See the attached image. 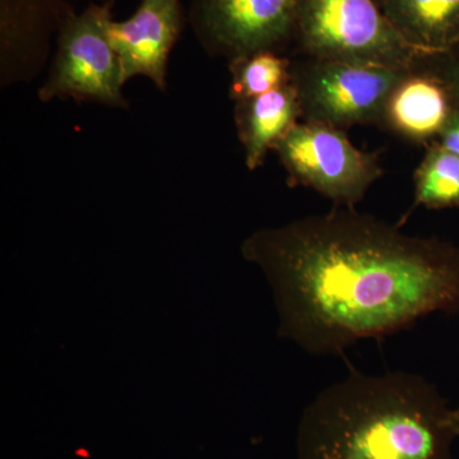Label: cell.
<instances>
[{
	"mask_svg": "<svg viewBox=\"0 0 459 459\" xmlns=\"http://www.w3.org/2000/svg\"><path fill=\"white\" fill-rule=\"evenodd\" d=\"M241 255L270 283L280 336L310 355L340 356L430 314L459 312V247L355 208L258 230Z\"/></svg>",
	"mask_w": 459,
	"mask_h": 459,
	"instance_id": "cell-1",
	"label": "cell"
},
{
	"mask_svg": "<svg viewBox=\"0 0 459 459\" xmlns=\"http://www.w3.org/2000/svg\"><path fill=\"white\" fill-rule=\"evenodd\" d=\"M455 439L453 409L427 377L351 369L305 407L296 459H451Z\"/></svg>",
	"mask_w": 459,
	"mask_h": 459,
	"instance_id": "cell-2",
	"label": "cell"
},
{
	"mask_svg": "<svg viewBox=\"0 0 459 459\" xmlns=\"http://www.w3.org/2000/svg\"><path fill=\"white\" fill-rule=\"evenodd\" d=\"M292 41L316 60L415 69L429 59L402 38L376 0H300Z\"/></svg>",
	"mask_w": 459,
	"mask_h": 459,
	"instance_id": "cell-3",
	"label": "cell"
},
{
	"mask_svg": "<svg viewBox=\"0 0 459 459\" xmlns=\"http://www.w3.org/2000/svg\"><path fill=\"white\" fill-rule=\"evenodd\" d=\"M115 0L72 9L56 38L47 78L38 90L41 102L72 99L77 102L129 108L123 93L122 66L108 39Z\"/></svg>",
	"mask_w": 459,
	"mask_h": 459,
	"instance_id": "cell-4",
	"label": "cell"
},
{
	"mask_svg": "<svg viewBox=\"0 0 459 459\" xmlns=\"http://www.w3.org/2000/svg\"><path fill=\"white\" fill-rule=\"evenodd\" d=\"M272 150L290 186L312 188L340 207L355 208L383 175L377 155L359 150L328 124L296 123Z\"/></svg>",
	"mask_w": 459,
	"mask_h": 459,
	"instance_id": "cell-5",
	"label": "cell"
},
{
	"mask_svg": "<svg viewBox=\"0 0 459 459\" xmlns=\"http://www.w3.org/2000/svg\"><path fill=\"white\" fill-rule=\"evenodd\" d=\"M413 69L316 60L292 71L305 122L343 128L383 120L397 84Z\"/></svg>",
	"mask_w": 459,
	"mask_h": 459,
	"instance_id": "cell-6",
	"label": "cell"
},
{
	"mask_svg": "<svg viewBox=\"0 0 459 459\" xmlns=\"http://www.w3.org/2000/svg\"><path fill=\"white\" fill-rule=\"evenodd\" d=\"M300 0H190L188 21L202 49L230 62L292 42Z\"/></svg>",
	"mask_w": 459,
	"mask_h": 459,
	"instance_id": "cell-7",
	"label": "cell"
},
{
	"mask_svg": "<svg viewBox=\"0 0 459 459\" xmlns=\"http://www.w3.org/2000/svg\"><path fill=\"white\" fill-rule=\"evenodd\" d=\"M186 22L181 0H142L131 17L113 18L108 39L122 66L124 83L146 77L165 92L169 60Z\"/></svg>",
	"mask_w": 459,
	"mask_h": 459,
	"instance_id": "cell-8",
	"label": "cell"
},
{
	"mask_svg": "<svg viewBox=\"0 0 459 459\" xmlns=\"http://www.w3.org/2000/svg\"><path fill=\"white\" fill-rule=\"evenodd\" d=\"M413 71L392 92L383 120L407 140L428 142L439 137L457 101L437 72Z\"/></svg>",
	"mask_w": 459,
	"mask_h": 459,
	"instance_id": "cell-9",
	"label": "cell"
},
{
	"mask_svg": "<svg viewBox=\"0 0 459 459\" xmlns=\"http://www.w3.org/2000/svg\"><path fill=\"white\" fill-rule=\"evenodd\" d=\"M300 115V100L294 80L281 89L237 102L238 140L250 171L264 164L268 151L298 123Z\"/></svg>",
	"mask_w": 459,
	"mask_h": 459,
	"instance_id": "cell-10",
	"label": "cell"
},
{
	"mask_svg": "<svg viewBox=\"0 0 459 459\" xmlns=\"http://www.w3.org/2000/svg\"><path fill=\"white\" fill-rule=\"evenodd\" d=\"M402 38L429 57L459 44V0H376Z\"/></svg>",
	"mask_w": 459,
	"mask_h": 459,
	"instance_id": "cell-11",
	"label": "cell"
},
{
	"mask_svg": "<svg viewBox=\"0 0 459 459\" xmlns=\"http://www.w3.org/2000/svg\"><path fill=\"white\" fill-rule=\"evenodd\" d=\"M415 205L430 210L459 207V157L437 141L415 172Z\"/></svg>",
	"mask_w": 459,
	"mask_h": 459,
	"instance_id": "cell-12",
	"label": "cell"
},
{
	"mask_svg": "<svg viewBox=\"0 0 459 459\" xmlns=\"http://www.w3.org/2000/svg\"><path fill=\"white\" fill-rule=\"evenodd\" d=\"M230 96L235 101L264 95L292 82V66L276 51H259L229 63Z\"/></svg>",
	"mask_w": 459,
	"mask_h": 459,
	"instance_id": "cell-13",
	"label": "cell"
},
{
	"mask_svg": "<svg viewBox=\"0 0 459 459\" xmlns=\"http://www.w3.org/2000/svg\"><path fill=\"white\" fill-rule=\"evenodd\" d=\"M437 60V74L448 84L455 101L459 105V44L442 56H433Z\"/></svg>",
	"mask_w": 459,
	"mask_h": 459,
	"instance_id": "cell-14",
	"label": "cell"
},
{
	"mask_svg": "<svg viewBox=\"0 0 459 459\" xmlns=\"http://www.w3.org/2000/svg\"><path fill=\"white\" fill-rule=\"evenodd\" d=\"M437 142L459 157V105L453 111L451 119L444 126Z\"/></svg>",
	"mask_w": 459,
	"mask_h": 459,
	"instance_id": "cell-15",
	"label": "cell"
},
{
	"mask_svg": "<svg viewBox=\"0 0 459 459\" xmlns=\"http://www.w3.org/2000/svg\"><path fill=\"white\" fill-rule=\"evenodd\" d=\"M453 421H455V433L459 437V407L453 409Z\"/></svg>",
	"mask_w": 459,
	"mask_h": 459,
	"instance_id": "cell-16",
	"label": "cell"
}]
</instances>
